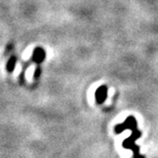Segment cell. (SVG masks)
Returning a JSON list of instances; mask_svg holds the SVG:
<instances>
[{"label": "cell", "instance_id": "6da1fadb", "mask_svg": "<svg viewBox=\"0 0 158 158\" xmlns=\"http://www.w3.org/2000/svg\"><path fill=\"white\" fill-rule=\"evenodd\" d=\"M124 130L132 131V134L131 135L130 138L126 139L123 142V147L126 149H131L133 152V158H145L144 156H141L139 154V147L134 145L135 140L138 139L141 135V132L137 130L136 120H135L134 117H132V116L128 117L127 120L123 124H120V125H117L115 127V132L116 133H120Z\"/></svg>", "mask_w": 158, "mask_h": 158}, {"label": "cell", "instance_id": "3957f363", "mask_svg": "<svg viewBox=\"0 0 158 158\" xmlns=\"http://www.w3.org/2000/svg\"><path fill=\"white\" fill-rule=\"evenodd\" d=\"M108 89H107V87L105 86H101L97 89V91L95 93V97H96V102L98 104H101V103H103L106 97H107V92Z\"/></svg>", "mask_w": 158, "mask_h": 158}, {"label": "cell", "instance_id": "7a4b0ae2", "mask_svg": "<svg viewBox=\"0 0 158 158\" xmlns=\"http://www.w3.org/2000/svg\"><path fill=\"white\" fill-rule=\"evenodd\" d=\"M45 55H46V53H45V51L42 48H35L31 58L36 64H41L45 59Z\"/></svg>", "mask_w": 158, "mask_h": 158}, {"label": "cell", "instance_id": "277c9868", "mask_svg": "<svg viewBox=\"0 0 158 158\" xmlns=\"http://www.w3.org/2000/svg\"><path fill=\"white\" fill-rule=\"evenodd\" d=\"M15 63H16V56L13 55L10 56L9 58V61L7 63V72L8 73H13L15 70Z\"/></svg>", "mask_w": 158, "mask_h": 158}]
</instances>
